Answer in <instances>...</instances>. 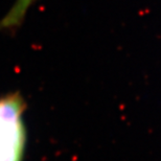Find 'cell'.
Returning a JSON list of instances; mask_svg holds the SVG:
<instances>
[{
  "label": "cell",
  "mask_w": 161,
  "mask_h": 161,
  "mask_svg": "<svg viewBox=\"0 0 161 161\" xmlns=\"http://www.w3.org/2000/svg\"><path fill=\"white\" fill-rule=\"evenodd\" d=\"M24 102L15 94L0 98V161H22L26 147Z\"/></svg>",
  "instance_id": "6da1fadb"
},
{
  "label": "cell",
  "mask_w": 161,
  "mask_h": 161,
  "mask_svg": "<svg viewBox=\"0 0 161 161\" xmlns=\"http://www.w3.org/2000/svg\"><path fill=\"white\" fill-rule=\"evenodd\" d=\"M36 0H16L14 5L0 21V30H12L19 26Z\"/></svg>",
  "instance_id": "7a4b0ae2"
}]
</instances>
